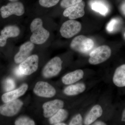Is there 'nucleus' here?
Instances as JSON below:
<instances>
[{"label": "nucleus", "mask_w": 125, "mask_h": 125, "mask_svg": "<svg viewBox=\"0 0 125 125\" xmlns=\"http://www.w3.org/2000/svg\"><path fill=\"white\" fill-rule=\"evenodd\" d=\"M20 33V30L15 25H10L5 27L1 32L0 47L6 45L7 39L18 37Z\"/></svg>", "instance_id": "f8f14e48"}, {"label": "nucleus", "mask_w": 125, "mask_h": 125, "mask_svg": "<svg viewBox=\"0 0 125 125\" xmlns=\"http://www.w3.org/2000/svg\"><path fill=\"white\" fill-rule=\"evenodd\" d=\"M39 57L36 55L30 56L20 63L19 69L24 75H30L37 71L38 67Z\"/></svg>", "instance_id": "0eeeda50"}, {"label": "nucleus", "mask_w": 125, "mask_h": 125, "mask_svg": "<svg viewBox=\"0 0 125 125\" xmlns=\"http://www.w3.org/2000/svg\"><path fill=\"white\" fill-rule=\"evenodd\" d=\"M121 9L123 13L125 15V3H124L122 5Z\"/></svg>", "instance_id": "c756f323"}, {"label": "nucleus", "mask_w": 125, "mask_h": 125, "mask_svg": "<svg viewBox=\"0 0 125 125\" xmlns=\"http://www.w3.org/2000/svg\"><path fill=\"white\" fill-rule=\"evenodd\" d=\"M4 89L5 91L9 92L14 88L15 83L13 79L8 78L5 80L4 85Z\"/></svg>", "instance_id": "b1692460"}, {"label": "nucleus", "mask_w": 125, "mask_h": 125, "mask_svg": "<svg viewBox=\"0 0 125 125\" xmlns=\"http://www.w3.org/2000/svg\"><path fill=\"white\" fill-rule=\"evenodd\" d=\"M81 27L80 22L73 20H70L62 24L60 32L63 37L70 38L79 33L81 30Z\"/></svg>", "instance_id": "39448f33"}, {"label": "nucleus", "mask_w": 125, "mask_h": 125, "mask_svg": "<svg viewBox=\"0 0 125 125\" xmlns=\"http://www.w3.org/2000/svg\"><path fill=\"white\" fill-rule=\"evenodd\" d=\"M16 125H34L33 120L27 116H21L16 119L15 122Z\"/></svg>", "instance_id": "412c9836"}, {"label": "nucleus", "mask_w": 125, "mask_h": 125, "mask_svg": "<svg viewBox=\"0 0 125 125\" xmlns=\"http://www.w3.org/2000/svg\"><path fill=\"white\" fill-rule=\"evenodd\" d=\"M68 112L65 109H60L56 114L49 118V122L51 125H56L57 123L62 122L67 118Z\"/></svg>", "instance_id": "aec40b11"}, {"label": "nucleus", "mask_w": 125, "mask_h": 125, "mask_svg": "<svg viewBox=\"0 0 125 125\" xmlns=\"http://www.w3.org/2000/svg\"><path fill=\"white\" fill-rule=\"evenodd\" d=\"M121 121L125 123V108L123 111L122 115Z\"/></svg>", "instance_id": "cd10ccee"}, {"label": "nucleus", "mask_w": 125, "mask_h": 125, "mask_svg": "<svg viewBox=\"0 0 125 125\" xmlns=\"http://www.w3.org/2000/svg\"><path fill=\"white\" fill-rule=\"evenodd\" d=\"M83 76L84 72L82 70H76L63 76L62 78V81L66 85L71 84L80 80Z\"/></svg>", "instance_id": "2eb2a0df"}, {"label": "nucleus", "mask_w": 125, "mask_h": 125, "mask_svg": "<svg viewBox=\"0 0 125 125\" xmlns=\"http://www.w3.org/2000/svg\"><path fill=\"white\" fill-rule=\"evenodd\" d=\"M103 109L102 107L98 105H95L92 108L90 111L85 117L84 120L85 125H90L102 116Z\"/></svg>", "instance_id": "f3484780"}, {"label": "nucleus", "mask_w": 125, "mask_h": 125, "mask_svg": "<svg viewBox=\"0 0 125 125\" xmlns=\"http://www.w3.org/2000/svg\"><path fill=\"white\" fill-rule=\"evenodd\" d=\"M83 0H62L60 5L62 8L66 9L80 3Z\"/></svg>", "instance_id": "4be33fe9"}, {"label": "nucleus", "mask_w": 125, "mask_h": 125, "mask_svg": "<svg viewBox=\"0 0 125 125\" xmlns=\"http://www.w3.org/2000/svg\"><path fill=\"white\" fill-rule=\"evenodd\" d=\"M15 74L18 77H22L24 76V75L22 73V72L20 71L19 69V67H17L16 69L15 70Z\"/></svg>", "instance_id": "bb28decb"}, {"label": "nucleus", "mask_w": 125, "mask_h": 125, "mask_svg": "<svg viewBox=\"0 0 125 125\" xmlns=\"http://www.w3.org/2000/svg\"><path fill=\"white\" fill-rule=\"evenodd\" d=\"M85 2L82 1L75 5L66 8L64 10L63 15L70 20H74L81 18L84 15Z\"/></svg>", "instance_id": "9b49d317"}, {"label": "nucleus", "mask_w": 125, "mask_h": 125, "mask_svg": "<svg viewBox=\"0 0 125 125\" xmlns=\"http://www.w3.org/2000/svg\"><path fill=\"white\" fill-rule=\"evenodd\" d=\"M28 85L26 83H23L17 89L7 92L2 95L1 99L4 103H6L17 99L23 96L27 92Z\"/></svg>", "instance_id": "4468645a"}, {"label": "nucleus", "mask_w": 125, "mask_h": 125, "mask_svg": "<svg viewBox=\"0 0 125 125\" xmlns=\"http://www.w3.org/2000/svg\"><path fill=\"white\" fill-rule=\"evenodd\" d=\"M111 55V50L109 46L103 45L96 48L90 54L89 62L92 65H97L108 60Z\"/></svg>", "instance_id": "f03ea898"}, {"label": "nucleus", "mask_w": 125, "mask_h": 125, "mask_svg": "<svg viewBox=\"0 0 125 125\" xmlns=\"http://www.w3.org/2000/svg\"><path fill=\"white\" fill-rule=\"evenodd\" d=\"M83 118L80 114H78L72 119L69 125H82Z\"/></svg>", "instance_id": "a878e982"}, {"label": "nucleus", "mask_w": 125, "mask_h": 125, "mask_svg": "<svg viewBox=\"0 0 125 125\" xmlns=\"http://www.w3.org/2000/svg\"><path fill=\"white\" fill-rule=\"evenodd\" d=\"M64 106V102L58 99L45 103L42 106L44 116L46 118L51 117L62 108Z\"/></svg>", "instance_id": "9d476101"}, {"label": "nucleus", "mask_w": 125, "mask_h": 125, "mask_svg": "<svg viewBox=\"0 0 125 125\" xmlns=\"http://www.w3.org/2000/svg\"><path fill=\"white\" fill-rule=\"evenodd\" d=\"M113 81L117 87H125V64L117 68L114 72Z\"/></svg>", "instance_id": "dca6fc26"}, {"label": "nucleus", "mask_w": 125, "mask_h": 125, "mask_svg": "<svg viewBox=\"0 0 125 125\" xmlns=\"http://www.w3.org/2000/svg\"><path fill=\"white\" fill-rule=\"evenodd\" d=\"M9 0L10 1H12V2H14V1H16L18 0Z\"/></svg>", "instance_id": "2f4dec72"}, {"label": "nucleus", "mask_w": 125, "mask_h": 125, "mask_svg": "<svg viewBox=\"0 0 125 125\" xmlns=\"http://www.w3.org/2000/svg\"><path fill=\"white\" fill-rule=\"evenodd\" d=\"M62 61L58 57L51 59L45 65L42 74L44 78H49L57 75L62 69Z\"/></svg>", "instance_id": "20e7f679"}, {"label": "nucleus", "mask_w": 125, "mask_h": 125, "mask_svg": "<svg viewBox=\"0 0 125 125\" xmlns=\"http://www.w3.org/2000/svg\"><path fill=\"white\" fill-rule=\"evenodd\" d=\"M33 91L37 96L42 97L52 98L56 94L55 88L48 83L44 81L37 83Z\"/></svg>", "instance_id": "1a4fd4ad"}, {"label": "nucleus", "mask_w": 125, "mask_h": 125, "mask_svg": "<svg viewBox=\"0 0 125 125\" xmlns=\"http://www.w3.org/2000/svg\"><path fill=\"white\" fill-rule=\"evenodd\" d=\"M65 123H62V122H60V123H57L56 125H66Z\"/></svg>", "instance_id": "7c9ffc66"}, {"label": "nucleus", "mask_w": 125, "mask_h": 125, "mask_svg": "<svg viewBox=\"0 0 125 125\" xmlns=\"http://www.w3.org/2000/svg\"><path fill=\"white\" fill-rule=\"evenodd\" d=\"M34 48V43L31 42L25 43L20 46V50L14 57L16 63H20L30 56Z\"/></svg>", "instance_id": "ddd939ff"}, {"label": "nucleus", "mask_w": 125, "mask_h": 125, "mask_svg": "<svg viewBox=\"0 0 125 125\" xmlns=\"http://www.w3.org/2000/svg\"><path fill=\"white\" fill-rule=\"evenodd\" d=\"M23 105L22 101L20 99L8 102L0 106V113L5 116H13L18 114Z\"/></svg>", "instance_id": "6e6552de"}, {"label": "nucleus", "mask_w": 125, "mask_h": 125, "mask_svg": "<svg viewBox=\"0 0 125 125\" xmlns=\"http://www.w3.org/2000/svg\"><path fill=\"white\" fill-rule=\"evenodd\" d=\"M94 46L93 41L83 35L75 38L70 44L72 49L81 53H86L89 52L93 48Z\"/></svg>", "instance_id": "7ed1b4c3"}, {"label": "nucleus", "mask_w": 125, "mask_h": 125, "mask_svg": "<svg viewBox=\"0 0 125 125\" xmlns=\"http://www.w3.org/2000/svg\"><path fill=\"white\" fill-rule=\"evenodd\" d=\"M119 23V20L117 19L114 18L110 21L106 27V29L108 32H111L114 31L115 27Z\"/></svg>", "instance_id": "393cba45"}, {"label": "nucleus", "mask_w": 125, "mask_h": 125, "mask_svg": "<svg viewBox=\"0 0 125 125\" xmlns=\"http://www.w3.org/2000/svg\"><path fill=\"white\" fill-rule=\"evenodd\" d=\"M92 10L98 12L102 15H106L109 11V9L105 3L100 0H95L90 3Z\"/></svg>", "instance_id": "6ab92c4d"}, {"label": "nucleus", "mask_w": 125, "mask_h": 125, "mask_svg": "<svg viewBox=\"0 0 125 125\" xmlns=\"http://www.w3.org/2000/svg\"><path fill=\"white\" fill-rule=\"evenodd\" d=\"M0 11L3 18H8L12 15L21 16L23 15L25 12L24 6L22 3L15 1L2 6L0 9Z\"/></svg>", "instance_id": "423d86ee"}, {"label": "nucleus", "mask_w": 125, "mask_h": 125, "mask_svg": "<svg viewBox=\"0 0 125 125\" xmlns=\"http://www.w3.org/2000/svg\"><path fill=\"white\" fill-rule=\"evenodd\" d=\"M30 29L32 33L30 37V42L34 44L41 45L49 38L50 33L43 27L42 21L40 18H36L32 21Z\"/></svg>", "instance_id": "f257e3e1"}, {"label": "nucleus", "mask_w": 125, "mask_h": 125, "mask_svg": "<svg viewBox=\"0 0 125 125\" xmlns=\"http://www.w3.org/2000/svg\"><path fill=\"white\" fill-rule=\"evenodd\" d=\"M60 0H39V3L41 6L46 8L54 6L58 4Z\"/></svg>", "instance_id": "5701e85b"}, {"label": "nucleus", "mask_w": 125, "mask_h": 125, "mask_svg": "<svg viewBox=\"0 0 125 125\" xmlns=\"http://www.w3.org/2000/svg\"><path fill=\"white\" fill-rule=\"evenodd\" d=\"M94 125H106V123H104L102 121H98L94 123Z\"/></svg>", "instance_id": "c85d7f7f"}, {"label": "nucleus", "mask_w": 125, "mask_h": 125, "mask_svg": "<svg viewBox=\"0 0 125 125\" xmlns=\"http://www.w3.org/2000/svg\"><path fill=\"white\" fill-rule=\"evenodd\" d=\"M85 88L84 84L79 83L66 87L64 90V93L67 96H75L84 92Z\"/></svg>", "instance_id": "a211bd4d"}, {"label": "nucleus", "mask_w": 125, "mask_h": 125, "mask_svg": "<svg viewBox=\"0 0 125 125\" xmlns=\"http://www.w3.org/2000/svg\"></svg>", "instance_id": "473e14b6"}]
</instances>
